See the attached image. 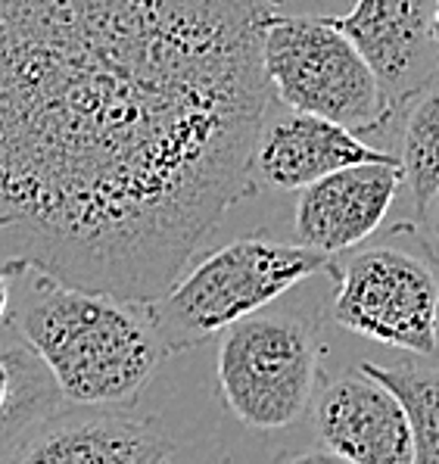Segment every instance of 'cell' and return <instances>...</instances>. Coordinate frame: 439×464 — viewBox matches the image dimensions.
<instances>
[{
	"instance_id": "cell-9",
	"label": "cell",
	"mask_w": 439,
	"mask_h": 464,
	"mask_svg": "<svg viewBox=\"0 0 439 464\" xmlns=\"http://www.w3.org/2000/svg\"><path fill=\"white\" fill-rule=\"evenodd\" d=\"M315 433L352 464H412V427L399 399L365 371L328 381L315 396Z\"/></svg>"
},
{
	"instance_id": "cell-7",
	"label": "cell",
	"mask_w": 439,
	"mask_h": 464,
	"mask_svg": "<svg viewBox=\"0 0 439 464\" xmlns=\"http://www.w3.org/2000/svg\"><path fill=\"white\" fill-rule=\"evenodd\" d=\"M434 4L436 0H352L349 13L330 16L362 53L396 112L439 84Z\"/></svg>"
},
{
	"instance_id": "cell-1",
	"label": "cell",
	"mask_w": 439,
	"mask_h": 464,
	"mask_svg": "<svg viewBox=\"0 0 439 464\" xmlns=\"http://www.w3.org/2000/svg\"><path fill=\"white\" fill-rule=\"evenodd\" d=\"M262 0H0L10 259L150 305L256 190Z\"/></svg>"
},
{
	"instance_id": "cell-15",
	"label": "cell",
	"mask_w": 439,
	"mask_h": 464,
	"mask_svg": "<svg viewBox=\"0 0 439 464\" xmlns=\"http://www.w3.org/2000/svg\"><path fill=\"white\" fill-rule=\"evenodd\" d=\"M278 464H352V461L339 459V455L330 452V449H306V452L284 455Z\"/></svg>"
},
{
	"instance_id": "cell-4",
	"label": "cell",
	"mask_w": 439,
	"mask_h": 464,
	"mask_svg": "<svg viewBox=\"0 0 439 464\" xmlns=\"http://www.w3.org/2000/svg\"><path fill=\"white\" fill-rule=\"evenodd\" d=\"M262 69L284 110L328 119L358 138L377 134L396 116L362 53L330 16L268 13Z\"/></svg>"
},
{
	"instance_id": "cell-18",
	"label": "cell",
	"mask_w": 439,
	"mask_h": 464,
	"mask_svg": "<svg viewBox=\"0 0 439 464\" xmlns=\"http://www.w3.org/2000/svg\"><path fill=\"white\" fill-rule=\"evenodd\" d=\"M434 38H436V44H439V0L434 4Z\"/></svg>"
},
{
	"instance_id": "cell-11",
	"label": "cell",
	"mask_w": 439,
	"mask_h": 464,
	"mask_svg": "<svg viewBox=\"0 0 439 464\" xmlns=\"http://www.w3.org/2000/svg\"><path fill=\"white\" fill-rule=\"evenodd\" d=\"M399 188V166H356L309 184L293 209L296 244L330 259L349 253L384 225Z\"/></svg>"
},
{
	"instance_id": "cell-17",
	"label": "cell",
	"mask_w": 439,
	"mask_h": 464,
	"mask_svg": "<svg viewBox=\"0 0 439 464\" xmlns=\"http://www.w3.org/2000/svg\"><path fill=\"white\" fill-rule=\"evenodd\" d=\"M10 299H13L10 277H6V271L0 268V327H4L6 318H10Z\"/></svg>"
},
{
	"instance_id": "cell-16",
	"label": "cell",
	"mask_w": 439,
	"mask_h": 464,
	"mask_svg": "<svg viewBox=\"0 0 439 464\" xmlns=\"http://www.w3.org/2000/svg\"><path fill=\"white\" fill-rule=\"evenodd\" d=\"M417 221H421V227L430 234V237L439 240V194L430 199V203L424 206L421 212H417Z\"/></svg>"
},
{
	"instance_id": "cell-10",
	"label": "cell",
	"mask_w": 439,
	"mask_h": 464,
	"mask_svg": "<svg viewBox=\"0 0 439 464\" xmlns=\"http://www.w3.org/2000/svg\"><path fill=\"white\" fill-rule=\"evenodd\" d=\"M175 440L131 409L66 405L6 464H172Z\"/></svg>"
},
{
	"instance_id": "cell-5",
	"label": "cell",
	"mask_w": 439,
	"mask_h": 464,
	"mask_svg": "<svg viewBox=\"0 0 439 464\" xmlns=\"http://www.w3.org/2000/svg\"><path fill=\"white\" fill-rule=\"evenodd\" d=\"M222 402L250 430L274 433L311 411L321 381L318 327L300 312L265 309L237 321L215 349Z\"/></svg>"
},
{
	"instance_id": "cell-13",
	"label": "cell",
	"mask_w": 439,
	"mask_h": 464,
	"mask_svg": "<svg viewBox=\"0 0 439 464\" xmlns=\"http://www.w3.org/2000/svg\"><path fill=\"white\" fill-rule=\"evenodd\" d=\"M358 371L374 377L402 402L412 427V464H439V365H374Z\"/></svg>"
},
{
	"instance_id": "cell-3",
	"label": "cell",
	"mask_w": 439,
	"mask_h": 464,
	"mask_svg": "<svg viewBox=\"0 0 439 464\" xmlns=\"http://www.w3.org/2000/svg\"><path fill=\"white\" fill-rule=\"evenodd\" d=\"M334 262L287 240L240 237L184 268L178 281L147 305V318L166 355H181L265 312L296 284L330 271Z\"/></svg>"
},
{
	"instance_id": "cell-12",
	"label": "cell",
	"mask_w": 439,
	"mask_h": 464,
	"mask_svg": "<svg viewBox=\"0 0 439 464\" xmlns=\"http://www.w3.org/2000/svg\"><path fill=\"white\" fill-rule=\"evenodd\" d=\"M62 409L66 399L51 371L13 331V340L0 346V464L10 461Z\"/></svg>"
},
{
	"instance_id": "cell-2",
	"label": "cell",
	"mask_w": 439,
	"mask_h": 464,
	"mask_svg": "<svg viewBox=\"0 0 439 464\" xmlns=\"http://www.w3.org/2000/svg\"><path fill=\"white\" fill-rule=\"evenodd\" d=\"M0 268L13 290L6 324L44 362L66 405L134 409L168 359L147 305L69 287L16 259Z\"/></svg>"
},
{
	"instance_id": "cell-8",
	"label": "cell",
	"mask_w": 439,
	"mask_h": 464,
	"mask_svg": "<svg viewBox=\"0 0 439 464\" xmlns=\"http://www.w3.org/2000/svg\"><path fill=\"white\" fill-rule=\"evenodd\" d=\"M356 166H399L393 150L371 147L365 138L328 119L302 112H268L253 150V184L281 194L306 190L309 184Z\"/></svg>"
},
{
	"instance_id": "cell-6",
	"label": "cell",
	"mask_w": 439,
	"mask_h": 464,
	"mask_svg": "<svg viewBox=\"0 0 439 464\" xmlns=\"http://www.w3.org/2000/svg\"><path fill=\"white\" fill-rule=\"evenodd\" d=\"M330 318L377 346L430 359L439 349V262L427 249L367 246L330 268Z\"/></svg>"
},
{
	"instance_id": "cell-14",
	"label": "cell",
	"mask_w": 439,
	"mask_h": 464,
	"mask_svg": "<svg viewBox=\"0 0 439 464\" xmlns=\"http://www.w3.org/2000/svg\"><path fill=\"white\" fill-rule=\"evenodd\" d=\"M396 160L415 212H421L439 194V84L406 106Z\"/></svg>"
},
{
	"instance_id": "cell-19",
	"label": "cell",
	"mask_w": 439,
	"mask_h": 464,
	"mask_svg": "<svg viewBox=\"0 0 439 464\" xmlns=\"http://www.w3.org/2000/svg\"><path fill=\"white\" fill-rule=\"evenodd\" d=\"M262 4L272 6V10H278V6H281V4H287V0H262Z\"/></svg>"
},
{
	"instance_id": "cell-20",
	"label": "cell",
	"mask_w": 439,
	"mask_h": 464,
	"mask_svg": "<svg viewBox=\"0 0 439 464\" xmlns=\"http://www.w3.org/2000/svg\"><path fill=\"white\" fill-rule=\"evenodd\" d=\"M6 227H10V221H6L4 216H0V231H6Z\"/></svg>"
}]
</instances>
